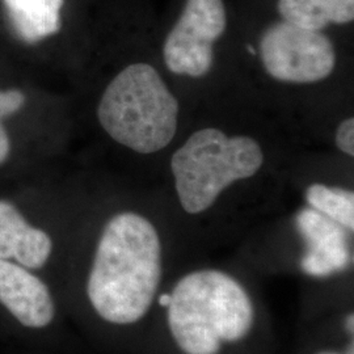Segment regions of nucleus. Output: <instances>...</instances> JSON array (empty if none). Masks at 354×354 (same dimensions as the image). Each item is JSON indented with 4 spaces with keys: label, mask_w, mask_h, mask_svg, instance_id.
Segmentation results:
<instances>
[{
    "label": "nucleus",
    "mask_w": 354,
    "mask_h": 354,
    "mask_svg": "<svg viewBox=\"0 0 354 354\" xmlns=\"http://www.w3.org/2000/svg\"><path fill=\"white\" fill-rule=\"evenodd\" d=\"M162 279V244L150 221L121 213L104 227L87 283L89 302L108 323L129 326L149 313Z\"/></svg>",
    "instance_id": "obj_1"
},
{
    "label": "nucleus",
    "mask_w": 354,
    "mask_h": 354,
    "mask_svg": "<svg viewBox=\"0 0 354 354\" xmlns=\"http://www.w3.org/2000/svg\"><path fill=\"white\" fill-rule=\"evenodd\" d=\"M167 308L171 335L184 354H219L223 342L244 340L254 323L247 290L227 273L213 269L180 279Z\"/></svg>",
    "instance_id": "obj_2"
},
{
    "label": "nucleus",
    "mask_w": 354,
    "mask_h": 354,
    "mask_svg": "<svg viewBox=\"0 0 354 354\" xmlns=\"http://www.w3.org/2000/svg\"><path fill=\"white\" fill-rule=\"evenodd\" d=\"M178 102L159 73L147 64L127 66L108 84L97 108L102 129L120 145L153 153L174 140Z\"/></svg>",
    "instance_id": "obj_3"
},
{
    "label": "nucleus",
    "mask_w": 354,
    "mask_h": 354,
    "mask_svg": "<svg viewBox=\"0 0 354 354\" xmlns=\"http://www.w3.org/2000/svg\"><path fill=\"white\" fill-rule=\"evenodd\" d=\"M263 163L264 152L257 140L201 129L171 159L178 201L189 214L203 213L231 184L254 176Z\"/></svg>",
    "instance_id": "obj_4"
},
{
    "label": "nucleus",
    "mask_w": 354,
    "mask_h": 354,
    "mask_svg": "<svg viewBox=\"0 0 354 354\" xmlns=\"http://www.w3.org/2000/svg\"><path fill=\"white\" fill-rule=\"evenodd\" d=\"M260 57L266 73L286 83H317L336 67V51L326 35L286 21L264 30Z\"/></svg>",
    "instance_id": "obj_5"
},
{
    "label": "nucleus",
    "mask_w": 354,
    "mask_h": 354,
    "mask_svg": "<svg viewBox=\"0 0 354 354\" xmlns=\"http://www.w3.org/2000/svg\"><path fill=\"white\" fill-rule=\"evenodd\" d=\"M227 26L223 0H187L165 38L163 57L176 75L203 77L214 62V42Z\"/></svg>",
    "instance_id": "obj_6"
},
{
    "label": "nucleus",
    "mask_w": 354,
    "mask_h": 354,
    "mask_svg": "<svg viewBox=\"0 0 354 354\" xmlns=\"http://www.w3.org/2000/svg\"><path fill=\"white\" fill-rule=\"evenodd\" d=\"M295 222L307 244L301 260V268L306 274L328 277L349 266L351 252L346 228L311 207L302 209Z\"/></svg>",
    "instance_id": "obj_7"
},
{
    "label": "nucleus",
    "mask_w": 354,
    "mask_h": 354,
    "mask_svg": "<svg viewBox=\"0 0 354 354\" xmlns=\"http://www.w3.org/2000/svg\"><path fill=\"white\" fill-rule=\"evenodd\" d=\"M0 304L28 328H45L55 315L54 301L45 282L8 260H0Z\"/></svg>",
    "instance_id": "obj_8"
},
{
    "label": "nucleus",
    "mask_w": 354,
    "mask_h": 354,
    "mask_svg": "<svg viewBox=\"0 0 354 354\" xmlns=\"http://www.w3.org/2000/svg\"><path fill=\"white\" fill-rule=\"evenodd\" d=\"M53 250L50 236L30 226L16 206L0 200V260L15 259L26 269L46 264Z\"/></svg>",
    "instance_id": "obj_9"
},
{
    "label": "nucleus",
    "mask_w": 354,
    "mask_h": 354,
    "mask_svg": "<svg viewBox=\"0 0 354 354\" xmlns=\"http://www.w3.org/2000/svg\"><path fill=\"white\" fill-rule=\"evenodd\" d=\"M13 32L26 44H37L62 28L64 0H1Z\"/></svg>",
    "instance_id": "obj_10"
},
{
    "label": "nucleus",
    "mask_w": 354,
    "mask_h": 354,
    "mask_svg": "<svg viewBox=\"0 0 354 354\" xmlns=\"http://www.w3.org/2000/svg\"><path fill=\"white\" fill-rule=\"evenodd\" d=\"M283 21L320 32L329 24H349L354 19V0H279Z\"/></svg>",
    "instance_id": "obj_11"
},
{
    "label": "nucleus",
    "mask_w": 354,
    "mask_h": 354,
    "mask_svg": "<svg viewBox=\"0 0 354 354\" xmlns=\"http://www.w3.org/2000/svg\"><path fill=\"white\" fill-rule=\"evenodd\" d=\"M306 200L311 209L353 231L354 194L352 190L313 184L306 190Z\"/></svg>",
    "instance_id": "obj_12"
},
{
    "label": "nucleus",
    "mask_w": 354,
    "mask_h": 354,
    "mask_svg": "<svg viewBox=\"0 0 354 354\" xmlns=\"http://www.w3.org/2000/svg\"><path fill=\"white\" fill-rule=\"evenodd\" d=\"M26 96L17 89L0 91V121L3 117L16 113L23 108Z\"/></svg>",
    "instance_id": "obj_13"
},
{
    "label": "nucleus",
    "mask_w": 354,
    "mask_h": 354,
    "mask_svg": "<svg viewBox=\"0 0 354 354\" xmlns=\"http://www.w3.org/2000/svg\"><path fill=\"white\" fill-rule=\"evenodd\" d=\"M336 146L342 152L353 156L354 155V120L346 118L336 131Z\"/></svg>",
    "instance_id": "obj_14"
},
{
    "label": "nucleus",
    "mask_w": 354,
    "mask_h": 354,
    "mask_svg": "<svg viewBox=\"0 0 354 354\" xmlns=\"http://www.w3.org/2000/svg\"><path fill=\"white\" fill-rule=\"evenodd\" d=\"M10 138H8V134L6 131L4 127L1 125V121H0V165L7 159L8 153H10Z\"/></svg>",
    "instance_id": "obj_15"
},
{
    "label": "nucleus",
    "mask_w": 354,
    "mask_h": 354,
    "mask_svg": "<svg viewBox=\"0 0 354 354\" xmlns=\"http://www.w3.org/2000/svg\"><path fill=\"white\" fill-rule=\"evenodd\" d=\"M169 302H171V294H163V295H160V298H159V304L162 307H168L169 306Z\"/></svg>",
    "instance_id": "obj_16"
},
{
    "label": "nucleus",
    "mask_w": 354,
    "mask_h": 354,
    "mask_svg": "<svg viewBox=\"0 0 354 354\" xmlns=\"http://www.w3.org/2000/svg\"><path fill=\"white\" fill-rule=\"evenodd\" d=\"M346 327H348V328L351 327V333H353V315H351V317H348Z\"/></svg>",
    "instance_id": "obj_17"
},
{
    "label": "nucleus",
    "mask_w": 354,
    "mask_h": 354,
    "mask_svg": "<svg viewBox=\"0 0 354 354\" xmlns=\"http://www.w3.org/2000/svg\"><path fill=\"white\" fill-rule=\"evenodd\" d=\"M248 51H250L251 54H254V53H256V51L253 50L252 46H251V45H248Z\"/></svg>",
    "instance_id": "obj_18"
},
{
    "label": "nucleus",
    "mask_w": 354,
    "mask_h": 354,
    "mask_svg": "<svg viewBox=\"0 0 354 354\" xmlns=\"http://www.w3.org/2000/svg\"><path fill=\"white\" fill-rule=\"evenodd\" d=\"M317 354H339V353H335V352H320V353Z\"/></svg>",
    "instance_id": "obj_19"
}]
</instances>
